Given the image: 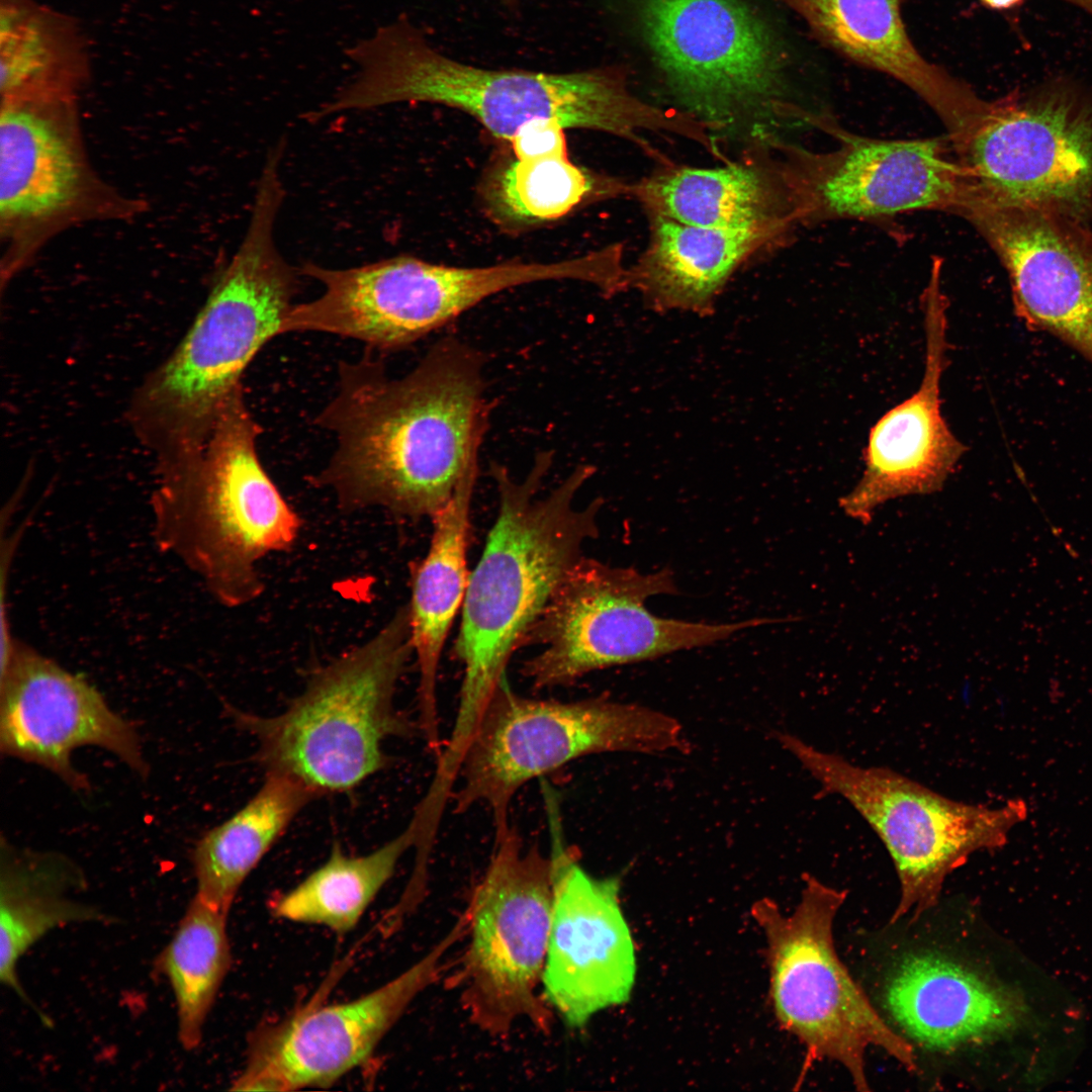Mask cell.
<instances>
[{"label": "cell", "instance_id": "cell-26", "mask_svg": "<svg viewBox=\"0 0 1092 1092\" xmlns=\"http://www.w3.org/2000/svg\"><path fill=\"white\" fill-rule=\"evenodd\" d=\"M477 472L460 483L451 500L433 518L426 555L411 570V641L419 670V728L438 756L440 736L438 671L450 627L463 605L469 574L466 568L470 506Z\"/></svg>", "mask_w": 1092, "mask_h": 1092}, {"label": "cell", "instance_id": "cell-24", "mask_svg": "<svg viewBox=\"0 0 1092 1092\" xmlns=\"http://www.w3.org/2000/svg\"><path fill=\"white\" fill-rule=\"evenodd\" d=\"M632 197L646 215L721 230L798 226L779 156L768 139L717 167L672 161L633 182Z\"/></svg>", "mask_w": 1092, "mask_h": 1092}, {"label": "cell", "instance_id": "cell-25", "mask_svg": "<svg viewBox=\"0 0 1092 1092\" xmlns=\"http://www.w3.org/2000/svg\"><path fill=\"white\" fill-rule=\"evenodd\" d=\"M649 236L627 267L626 286L657 312L711 315L732 276L764 251L785 243L794 228L721 230L647 216Z\"/></svg>", "mask_w": 1092, "mask_h": 1092}, {"label": "cell", "instance_id": "cell-8", "mask_svg": "<svg viewBox=\"0 0 1092 1092\" xmlns=\"http://www.w3.org/2000/svg\"><path fill=\"white\" fill-rule=\"evenodd\" d=\"M679 722L606 696L562 702L527 698L506 678L482 712L462 757L454 810L491 813L494 833L511 824L510 807L528 782L585 755L687 751Z\"/></svg>", "mask_w": 1092, "mask_h": 1092}, {"label": "cell", "instance_id": "cell-1", "mask_svg": "<svg viewBox=\"0 0 1092 1092\" xmlns=\"http://www.w3.org/2000/svg\"><path fill=\"white\" fill-rule=\"evenodd\" d=\"M484 363L454 337L434 343L401 377L371 354L340 363L337 389L314 420L335 449L311 484L345 513L432 519L478 471L490 408Z\"/></svg>", "mask_w": 1092, "mask_h": 1092}, {"label": "cell", "instance_id": "cell-27", "mask_svg": "<svg viewBox=\"0 0 1092 1092\" xmlns=\"http://www.w3.org/2000/svg\"><path fill=\"white\" fill-rule=\"evenodd\" d=\"M81 869L72 859L52 851L18 849L1 842L0 874V980L39 1012L26 995L17 975L21 957L50 931L73 923L114 921L99 908L73 898L85 888Z\"/></svg>", "mask_w": 1092, "mask_h": 1092}, {"label": "cell", "instance_id": "cell-23", "mask_svg": "<svg viewBox=\"0 0 1092 1092\" xmlns=\"http://www.w3.org/2000/svg\"><path fill=\"white\" fill-rule=\"evenodd\" d=\"M883 998L908 1039L945 1053L1010 1031L1025 1012L1015 991L934 951L899 960L885 982Z\"/></svg>", "mask_w": 1092, "mask_h": 1092}, {"label": "cell", "instance_id": "cell-6", "mask_svg": "<svg viewBox=\"0 0 1092 1092\" xmlns=\"http://www.w3.org/2000/svg\"><path fill=\"white\" fill-rule=\"evenodd\" d=\"M412 655L405 605L370 638L314 670L284 712L264 717L230 705L225 712L254 737L266 772L293 778L318 796L346 792L387 765L386 739L416 733L394 705Z\"/></svg>", "mask_w": 1092, "mask_h": 1092}, {"label": "cell", "instance_id": "cell-21", "mask_svg": "<svg viewBox=\"0 0 1092 1092\" xmlns=\"http://www.w3.org/2000/svg\"><path fill=\"white\" fill-rule=\"evenodd\" d=\"M941 267L942 260L934 259L922 295L926 353L921 383L874 425L862 475L839 502L849 518L862 524L888 500L939 491L966 452L940 411V382L948 351Z\"/></svg>", "mask_w": 1092, "mask_h": 1092}, {"label": "cell", "instance_id": "cell-13", "mask_svg": "<svg viewBox=\"0 0 1092 1092\" xmlns=\"http://www.w3.org/2000/svg\"><path fill=\"white\" fill-rule=\"evenodd\" d=\"M552 860L524 847L516 828L494 833L485 872L465 909L468 944L457 984L470 1021L492 1035L521 1019L548 1032L542 985L552 911Z\"/></svg>", "mask_w": 1092, "mask_h": 1092}, {"label": "cell", "instance_id": "cell-9", "mask_svg": "<svg viewBox=\"0 0 1092 1092\" xmlns=\"http://www.w3.org/2000/svg\"><path fill=\"white\" fill-rule=\"evenodd\" d=\"M803 879L792 914L768 898L751 907L767 942L776 1016L805 1049L799 1083L814 1063L830 1060L846 1070L856 1090L869 1091L864 1060L871 1046L915 1071L912 1044L881 1017L836 952L834 918L847 891L809 874Z\"/></svg>", "mask_w": 1092, "mask_h": 1092}, {"label": "cell", "instance_id": "cell-7", "mask_svg": "<svg viewBox=\"0 0 1092 1092\" xmlns=\"http://www.w3.org/2000/svg\"><path fill=\"white\" fill-rule=\"evenodd\" d=\"M640 33L679 109L717 134L775 135L779 121L805 122L792 101L788 55L743 0H633Z\"/></svg>", "mask_w": 1092, "mask_h": 1092}, {"label": "cell", "instance_id": "cell-17", "mask_svg": "<svg viewBox=\"0 0 1092 1092\" xmlns=\"http://www.w3.org/2000/svg\"><path fill=\"white\" fill-rule=\"evenodd\" d=\"M462 913L423 958L354 1000L309 1005L259 1028L232 1090L289 1091L326 1087L362 1065L411 1003L440 979L446 953L466 936Z\"/></svg>", "mask_w": 1092, "mask_h": 1092}, {"label": "cell", "instance_id": "cell-16", "mask_svg": "<svg viewBox=\"0 0 1092 1092\" xmlns=\"http://www.w3.org/2000/svg\"><path fill=\"white\" fill-rule=\"evenodd\" d=\"M300 272L323 291L292 306L283 334H333L383 352L415 344L504 287L494 265L456 267L413 256L348 269L306 263Z\"/></svg>", "mask_w": 1092, "mask_h": 1092}, {"label": "cell", "instance_id": "cell-33", "mask_svg": "<svg viewBox=\"0 0 1092 1092\" xmlns=\"http://www.w3.org/2000/svg\"><path fill=\"white\" fill-rule=\"evenodd\" d=\"M564 130L557 120H538L526 124L510 141L516 159L567 154Z\"/></svg>", "mask_w": 1092, "mask_h": 1092}, {"label": "cell", "instance_id": "cell-10", "mask_svg": "<svg viewBox=\"0 0 1092 1092\" xmlns=\"http://www.w3.org/2000/svg\"><path fill=\"white\" fill-rule=\"evenodd\" d=\"M777 735L820 794L847 801L884 843L900 882L893 922L935 906L953 871L976 851L1001 848L1027 816L1022 800L998 808L954 801L890 768L860 766L791 734Z\"/></svg>", "mask_w": 1092, "mask_h": 1092}, {"label": "cell", "instance_id": "cell-32", "mask_svg": "<svg viewBox=\"0 0 1092 1092\" xmlns=\"http://www.w3.org/2000/svg\"><path fill=\"white\" fill-rule=\"evenodd\" d=\"M633 183L573 164L567 154L516 159L502 173L494 201L510 218L541 222L559 218L577 205L630 196Z\"/></svg>", "mask_w": 1092, "mask_h": 1092}, {"label": "cell", "instance_id": "cell-14", "mask_svg": "<svg viewBox=\"0 0 1092 1092\" xmlns=\"http://www.w3.org/2000/svg\"><path fill=\"white\" fill-rule=\"evenodd\" d=\"M952 151L969 187L962 212L1035 208L1081 219L1092 209V103L1068 83L991 101Z\"/></svg>", "mask_w": 1092, "mask_h": 1092}, {"label": "cell", "instance_id": "cell-19", "mask_svg": "<svg viewBox=\"0 0 1092 1092\" xmlns=\"http://www.w3.org/2000/svg\"><path fill=\"white\" fill-rule=\"evenodd\" d=\"M0 748L38 764L73 790H88L72 764L75 749L94 745L141 777L149 770L134 727L84 678L13 638L1 649Z\"/></svg>", "mask_w": 1092, "mask_h": 1092}, {"label": "cell", "instance_id": "cell-12", "mask_svg": "<svg viewBox=\"0 0 1092 1092\" xmlns=\"http://www.w3.org/2000/svg\"><path fill=\"white\" fill-rule=\"evenodd\" d=\"M677 593L668 568L641 573L580 557L524 640L541 650L523 673L536 689L564 687L597 669L710 645L776 621L689 622L658 617L645 606L652 596Z\"/></svg>", "mask_w": 1092, "mask_h": 1092}, {"label": "cell", "instance_id": "cell-28", "mask_svg": "<svg viewBox=\"0 0 1092 1092\" xmlns=\"http://www.w3.org/2000/svg\"><path fill=\"white\" fill-rule=\"evenodd\" d=\"M317 797L293 778L266 772L258 792L197 841L192 854L195 896L229 915L247 877L297 814Z\"/></svg>", "mask_w": 1092, "mask_h": 1092}, {"label": "cell", "instance_id": "cell-11", "mask_svg": "<svg viewBox=\"0 0 1092 1092\" xmlns=\"http://www.w3.org/2000/svg\"><path fill=\"white\" fill-rule=\"evenodd\" d=\"M75 96L1 98L0 267L2 284L28 267L56 236L146 209L93 167Z\"/></svg>", "mask_w": 1092, "mask_h": 1092}, {"label": "cell", "instance_id": "cell-4", "mask_svg": "<svg viewBox=\"0 0 1092 1092\" xmlns=\"http://www.w3.org/2000/svg\"><path fill=\"white\" fill-rule=\"evenodd\" d=\"M280 175L264 171L246 235L185 338L138 398V425L165 456L199 446L253 358L280 335L298 278L274 238L283 201Z\"/></svg>", "mask_w": 1092, "mask_h": 1092}, {"label": "cell", "instance_id": "cell-3", "mask_svg": "<svg viewBox=\"0 0 1092 1092\" xmlns=\"http://www.w3.org/2000/svg\"><path fill=\"white\" fill-rule=\"evenodd\" d=\"M552 457L549 451L540 452L521 481L497 463L489 469L498 512L469 573L453 648L463 665V679L444 754L454 762L462 758L482 712L506 678L513 653L583 556V544L599 535L603 500L574 506L577 492L596 471L592 465L576 466L551 492L537 496Z\"/></svg>", "mask_w": 1092, "mask_h": 1092}, {"label": "cell", "instance_id": "cell-22", "mask_svg": "<svg viewBox=\"0 0 1092 1092\" xmlns=\"http://www.w3.org/2000/svg\"><path fill=\"white\" fill-rule=\"evenodd\" d=\"M840 55L884 73L916 93L939 117L951 146L990 105L968 84L927 61L903 20L902 0H776Z\"/></svg>", "mask_w": 1092, "mask_h": 1092}, {"label": "cell", "instance_id": "cell-15", "mask_svg": "<svg viewBox=\"0 0 1092 1092\" xmlns=\"http://www.w3.org/2000/svg\"><path fill=\"white\" fill-rule=\"evenodd\" d=\"M819 128L837 146L814 152L770 141L781 161L798 224L880 219L916 210L960 215L969 199L962 164L941 139L884 140L855 134L825 117Z\"/></svg>", "mask_w": 1092, "mask_h": 1092}, {"label": "cell", "instance_id": "cell-29", "mask_svg": "<svg viewBox=\"0 0 1092 1092\" xmlns=\"http://www.w3.org/2000/svg\"><path fill=\"white\" fill-rule=\"evenodd\" d=\"M1 98L76 96L88 57L73 21L33 0H1Z\"/></svg>", "mask_w": 1092, "mask_h": 1092}, {"label": "cell", "instance_id": "cell-20", "mask_svg": "<svg viewBox=\"0 0 1092 1092\" xmlns=\"http://www.w3.org/2000/svg\"><path fill=\"white\" fill-rule=\"evenodd\" d=\"M1007 271L1014 309L1092 363V234L1081 219L1035 208L971 205L961 214Z\"/></svg>", "mask_w": 1092, "mask_h": 1092}, {"label": "cell", "instance_id": "cell-5", "mask_svg": "<svg viewBox=\"0 0 1092 1092\" xmlns=\"http://www.w3.org/2000/svg\"><path fill=\"white\" fill-rule=\"evenodd\" d=\"M261 431L241 387L198 447L164 460L154 496L157 542L228 608L262 596L260 562L291 550L301 530L260 460Z\"/></svg>", "mask_w": 1092, "mask_h": 1092}, {"label": "cell", "instance_id": "cell-31", "mask_svg": "<svg viewBox=\"0 0 1092 1092\" xmlns=\"http://www.w3.org/2000/svg\"><path fill=\"white\" fill-rule=\"evenodd\" d=\"M228 914L194 896L158 958L177 1009L178 1039L186 1051L199 1046L217 993L231 968Z\"/></svg>", "mask_w": 1092, "mask_h": 1092}, {"label": "cell", "instance_id": "cell-30", "mask_svg": "<svg viewBox=\"0 0 1092 1092\" xmlns=\"http://www.w3.org/2000/svg\"><path fill=\"white\" fill-rule=\"evenodd\" d=\"M419 837L418 824L412 818L399 835L367 854L348 855L334 844L322 866L273 903L274 915L338 933L350 931Z\"/></svg>", "mask_w": 1092, "mask_h": 1092}, {"label": "cell", "instance_id": "cell-34", "mask_svg": "<svg viewBox=\"0 0 1092 1092\" xmlns=\"http://www.w3.org/2000/svg\"><path fill=\"white\" fill-rule=\"evenodd\" d=\"M502 1H503V2H505V3H507V4H512V3H514V2L516 1V0H502Z\"/></svg>", "mask_w": 1092, "mask_h": 1092}, {"label": "cell", "instance_id": "cell-18", "mask_svg": "<svg viewBox=\"0 0 1092 1092\" xmlns=\"http://www.w3.org/2000/svg\"><path fill=\"white\" fill-rule=\"evenodd\" d=\"M551 836L552 911L542 995L571 1028L625 1004L636 978L633 938L620 905V880L596 878L564 842L556 800L546 793Z\"/></svg>", "mask_w": 1092, "mask_h": 1092}, {"label": "cell", "instance_id": "cell-2", "mask_svg": "<svg viewBox=\"0 0 1092 1092\" xmlns=\"http://www.w3.org/2000/svg\"><path fill=\"white\" fill-rule=\"evenodd\" d=\"M346 54L357 70L332 97L337 113L400 102L437 103L471 115L508 142L528 123L557 120L565 129L626 140L649 158L658 151L646 132L680 136L688 126L677 108L635 95L622 67L564 73L476 67L441 53L406 17L381 25Z\"/></svg>", "mask_w": 1092, "mask_h": 1092}]
</instances>
